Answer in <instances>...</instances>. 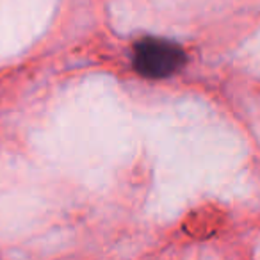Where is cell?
Wrapping results in <instances>:
<instances>
[{
	"label": "cell",
	"mask_w": 260,
	"mask_h": 260,
	"mask_svg": "<svg viewBox=\"0 0 260 260\" xmlns=\"http://www.w3.org/2000/svg\"><path fill=\"white\" fill-rule=\"evenodd\" d=\"M185 52L180 45L160 38H143L134 47V66L146 79H166L184 68Z\"/></svg>",
	"instance_id": "obj_1"
}]
</instances>
